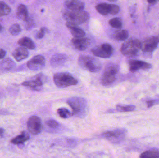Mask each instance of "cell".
I'll return each mask as SVG.
<instances>
[{"label": "cell", "mask_w": 159, "mask_h": 158, "mask_svg": "<svg viewBox=\"0 0 159 158\" xmlns=\"http://www.w3.org/2000/svg\"><path fill=\"white\" fill-rule=\"evenodd\" d=\"M68 59L66 54L62 53L57 54L53 56L50 60V64L53 67L60 66L64 65Z\"/></svg>", "instance_id": "17"}, {"label": "cell", "mask_w": 159, "mask_h": 158, "mask_svg": "<svg viewBox=\"0 0 159 158\" xmlns=\"http://www.w3.org/2000/svg\"><path fill=\"white\" fill-rule=\"evenodd\" d=\"M2 30V25L0 24V32Z\"/></svg>", "instance_id": "37"}, {"label": "cell", "mask_w": 159, "mask_h": 158, "mask_svg": "<svg viewBox=\"0 0 159 158\" xmlns=\"http://www.w3.org/2000/svg\"><path fill=\"white\" fill-rule=\"evenodd\" d=\"M141 49V42L136 38H132L122 45L120 51L124 55L133 56L137 55Z\"/></svg>", "instance_id": "6"}, {"label": "cell", "mask_w": 159, "mask_h": 158, "mask_svg": "<svg viewBox=\"0 0 159 158\" xmlns=\"http://www.w3.org/2000/svg\"><path fill=\"white\" fill-rule=\"evenodd\" d=\"M66 26L74 38H78L85 37L86 32L78 26L70 24L68 22L66 23Z\"/></svg>", "instance_id": "19"}, {"label": "cell", "mask_w": 159, "mask_h": 158, "mask_svg": "<svg viewBox=\"0 0 159 158\" xmlns=\"http://www.w3.org/2000/svg\"><path fill=\"white\" fill-rule=\"evenodd\" d=\"M157 37L150 36L147 37L141 42V49L145 53L153 52L157 47L159 43Z\"/></svg>", "instance_id": "12"}, {"label": "cell", "mask_w": 159, "mask_h": 158, "mask_svg": "<svg viewBox=\"0 0 159 158\" xmlns=\"http://www.w3.org/2000/svg\"><path fill=\"white\" fill-rule=\"evenodd\" d=\"M129 70L131 72H135L140 69H149L152 66L149 63L140 60H133L129 62Z\"/></svg>", "instance_id": "14"}, {"label": "cell", "mask_w": 159, "mask_h": 158, "mask_svg": "<svg viewBox=\"0 0 159 158\" xmlns=\"http://www.w3.org/2000/svg\"><path fill=\"white\" fill-rule=\"evenodd\" d=\"M9 31L13 36H17L21 31V29L19 24H14L9 28Z\"/></svg>", "instance_id": "29"}, {"label": "cell", "mask_w": 159, "mask_h": 158, "mask_svg": "<svg viewBox=\"0 0 159 158\" xmlns=\"http://www.w3.org/2000/svg\"><path fill=\"white\" fill-rule=\"evenodd\" d=\"M78 64L80 67L92 73L99 72L102 69L100 60L93 57L82 55L78 58Z\"/></svg>", "instance_id": "1"}, {"label": "cell", "mask_w": 159, "mask_h": 158, "mask_svg": "<svg viewBox=\"0 0 159 158\" xmlns=\"http://www.w3.org/2000/svg\"><path fill=\"white\" fill-rule=\"evenodd\" d=\"M11 12L10 6L5 2L0 1V16L7 15Z\"/></svg>", "instance_id": "24"}, {"label": "cell", "mask_w": 159, "mask_h": 158, "mask_svg": "<svg viewBox=\"0 0 159 158\" xmlns=\"http://www.w3.org/2000/svg\"><path fill=\"white\" fill-rule=\"evenodd\" d=\"M98 13L103 15H107L108 14L116 15L119 12L120 7L118 6L113 4H107L102 3L98 4L95 6Z\"/></svg>", "instance_id": "11"}, {"label": "cell", "mask_w": 159, "mask_h": 158, "mask_svg": "<svg viewBox=\"0 0 159 158\" xmlns=\"http://www.w3.org/2000/svg\"><path fill=\"white\" fill-rule=\"evenodd\" d=\"M46 123L49 128H53V129H56L59 126V123L57 121L52 119H50L47 121Z\"/></svg>", "instance_id": "31"}, {"label": "cell", "mask_w": 159, "mask_h": 158, "mask_svg": "<svg viewBox=\"0 0 159 158\" xmlns=\"http://www.w3.org/2000/svg\"><path fill=\"white\" fill-rule=\"evenodd\" d=\"M119 66L115 63L107 64L100 79L101 83L103 85L112 84L116 79V75L119 71Z\"/></svg>", "instance_id": "3"}, {"label": "cell", "mask_w": 159, "mask_h": 158, "mask_svg": "<svg viewBox=\"0 0 159 158\" xmlns=\"http://www.w3.org/2000/svg\"><path fill=\"white\" fill-rule=\"evenodd\" d=\"M29 55V52L27 49L23 47L16 48L13 53V57L18 62H20L27 58Z\"/></svg>", "instance_id": "18"}, {"label": "cell", "mask_w": 159, "mask_h": 158, "mask_svg": "<svg viewBox=\"0 0 159 158\" xmlns=\"http://www.w3.org/2000/svg\"><path fill=\"white\" fill-rule=\"evenodd\" d=\"M159 103V100H152L150 101H147V104L148 107L150 108L153 106L154 105H157V104Z\"/></svg>", "instance_id": "33"}, {"label": "cell", "mask_w": 159, "mask_h": 158, "mask_svg": "<svg viewBox=\"0 0 159 158\" xmlns=\"http://www.w3.org/2000/svg\"><path fill=\"white\" fill-rule=\"evenodd\" d=\"M135 108L136 107L133 105L125 106L118 105L116 106V110L120 112H131L134 110Z\"/></svg>", "instance_id": "27"}, {"label": "cell", "mask_w": 159, "mask_h": 158, "mask_svg": "<svg viewBox=\"0 0 159 158\" xmlns=\"http://www.w3.org/2000/svg\"><path fill=\"white\" fill-rule=\"evenodd\" d=\"M92 53L94 56L101 58H107L111 57L114 52V49L111 45L104 43L100 46L93 48Z\"/></svg>", "instance_id": "9"}, {"label": "cell", "mask_w": 159, "mask_h": 158, "mask_svg": "<svg viewBox=\"0 0 159 158\" xmlns=\"http://www.w3.org/2000/svg\"><path fill=\"white\" fill-rule=\"evenodd\" d=\"M15 65V63L11 59L7 58L2 62V67L4 70H10L13 68Z\"/></svg>", "instance_id": "30"}, {"label": "cell", "mask_w": 159, "mask_h": 158, "mask_svg": "<svg viewBox=\"0 0 159 158\" xmlns=\"http://www.w3.org/2000/svg\"><path fill=\"white\" fill-rule=\"evenodd\" d=\"M157 37V39H158V40L159 42V34L158 35V36Z\"/></svg>", "instance_id": "38"}, {"label": "cell", "mask_w": 159, "mask_h": 158, "mask_svg": "<svg viewBox=\"0 0 159 158\" xmlns=\"http://www.w3.org/2000/svg\"><path fill=\"white\" fill-rule=\"evenodd\" d=\"M73 45L79 51H83L87 49L89 46L90 41L86 37L74 38L72 40Z\"/></svg>", "instance_id": "15"}, {"label": "cell", "mask_w": 159, "mask_h": 158, "mask_svg": "<svg viewBox=\"0 0 159 158\" xmlns=\"http://www.w3.org/2000/svg\"><path fill=\"white\" fill-rule=\"evenodd\" d=\"M148 2L149 4H150L154 5L157 2V1L152 0V1H148Z\"/></svg>", "instance_id": "36"}, {"label": "cell", "mask_w": 159, "mask_h": 158, "mask_svg": "<svg viewBox=\"0 0 159 158\" xmlns=\"http://www.w3.org/2000/svg\"><path fill=\"white\" fill-rule=\"evenodd\" d=\"M27 128L29 131L34 135L41 133L43 128L41 118L36 116L30 117L27 122Z\"/></svg>", "instance_id": "10"}, {"label": "cell", "mask_w": 159, "mask_h": 158, "mask_svg": "<svg viewBox=\"0 0 159 158\" xmlns=\"http://www.w3.org/2000/svg\"><path fill=\"white\" fill-rule=\"evenodd\" d=\"M140 158H159V150L152 149L145 151L141 154Z\"/></svg>", "instance_id": "23"}, {"label": "cell", "mask_w": 159, "mask_h": 158, "mask_svg": "<svg viewBox=\"0 0 159 158\" xmlns=\"http://www.w3.org/2000/svg\"><path fill=\"white\" fill-rule=\"evenodd\" d=\"M57 113L61 117L64 119L69 118L73 115V114L67 109L65 108H61L58 109L57 110Z\"/></svg>", "instance_id": "28"}, {"label": "cell", "mask_w": 159, "mask_h": 158, "mask_svg": "<svg viewBox=\"0 0 159 158\" xmlns=\"http://www.w3.org/2000/svg\"><path fill=\"white\" fill-rule=\"evenodd\" d=\"M54 81L57 87L64 88L78 83V81L70 73L67 72H59L54 76Z\"/></svg>", "instance_id": "5"}, {"label": "cell", "mask_w": 159, "mask_h": 158, "mask_svg": "<svg viewBox=\"0 0 159 158\" xmlns=\"http://www.w3.org/2000/svg\"><path fill=\"white\" fill-rule=\"evenodd\" d=\"M46 32V28H42L38 32V33L36 34V38L38 39H41L44 36Z\"/></svg>", "instance_id": "32"}, {"label": "cell", "mask_w": 159, "mask_h": 158, "mask_svg": "<svg viewBox=\"0 0 159 158\" xmlns=\"http://www.w3.org/2000/svg\"><path fill=\"white\" fill-rule=\"evenodd\" d=\"M46 81V77L43 74H39L31 78L30 80L23 82V86L29 87L35 91H40L42 89V86Z\"/></svg>", "instance_id": "8"}, {"label": "cell", "mask_w": 159, "mask_h": 158, "mask_svg": "<svg viewBox=\"0 0 159 158\" xmlns=\"http://www.w3.org/2000/svg\"><path fill=\"white\" fill-rule=\"evenodd\" d=\"M16 16L18 19L25 22L30 19L28 9L26 6L22 4L19 6L17 10Z\"/></svg>", "instance_id": "20"}, {"label": "cell", "mask_w": 159, "mask_h": 158, "mask_svg": "<svg viewBox=\"0 0 159 158\" xmlns=\"http://www.w3.org/2000/svg\"><path fill=\"white\" fill-rule=\"evenodd\" d=\"M6 55V52L2 49H0V59H2Z\"/></svg>", "instance_id": "34"}, {"label": "cell", "mask_w": 159, "mask_h": 158, "mask_svg": "<svg viewBox=\"0 0 159 158\" xmlns=\"http://www.w3.org/2000/svg\"><path fill=\"white\" fill-rule=\"evenodd\" d=\"M18 43L20 46L26 47L30 50H34L35 48V44L29 37H24L19 40Z\"/></svg>", "instance_id": "22"}, {"label": "cell", "mask_w": 159, "mask_h": 158, "mask_svg": "<svg viewBox=\"0 0 159 158\" xmlns=\"http://www.w3.org/2000/svg\"><path fill=\"white\" fill-rule=\"evenodd\" d=\"M30 138L29 133L27 132L23 131L20 135L13 138L11 140V142L13 144H21L28 141Z\"/></svg>", "instance_id": "21"}, {"label": "cell", "mask_w": 159, "mask_h": 158, "mask_svg": "<svg viewBox=\"0 0 159 158\" xmlns=\"http://www.w3.org/2000/svg\"><path fill=\"white\" fill-rule=\"evenodd\" d=\"M67 103L73 110V115L79 117H83L88 110L87 102L84 98L74 97L67 100Z\"/></svg>", "instance_id": "2"}, {"label": "cell", "mask_w": 159, "mask_h": 158, "mask_svg": "<svg viewBox=\"0 0 159 158\" xmlns=\"http://www.w3.org/2000/svg\"><path fill=\"white\" fill-rule=\"evenodd\" d=\"M45 58L43 56H35L27 63V66L32 70L37 71L43 69L45 66Z\"/></svg>", "instance_id": "13"}, {"label": "cell", "mask_w": 159, "mask_h": 158, "mask_svg": "<svg viewBox=\"0 0 159 158\" xmlns=\"http://www.w3.org/2000/svg\"><path fill=\"white\" fill-rule=\"evenodd\" d=\"M5 130L2 128H0V139L3 137L4 135Z\"/></svg>", "instance_id": "35"}, {"label": "cell", "mask_w": 159, "mask_h": 158, "mask_svg": "<svg viewBox=\"0 0 159 158\" xmlns=\"http://www.w3.org/2000/svg\"><path fill=\"white\" fill-rule=\"evenodd\" d=\"M127 133L126 129H117L105 132L102 134V136L113 143H119L125 139Z\"/></svg>", "instance_id": "7"}, {"label": "cell", "mask_w": 159, "mask_h": 158, "mask_svg": "<svg viewBox=\"0 0 159 158\" xmlns=\"http://www.w3.org/2000/svg\"><path fill=\"white\" fill-rule=\"evenodd\" d=\"M65 5L69 11H82L85 8L84 2L77 0H69L65 2Z\"/></svg>", "instance_id": "16"}, {"label": "cell", "mask_w": 159, "mask_h": 158, "mask_svg": "<svg viewBox=\"0 0 159 158\" xmlns=\"http://www.w3.org/2000/svg\"><path fill=\"white\" fill-rule=\"evenodd\" d=\"M129 33L126 30H122L117 32L115 35V38L117 40L124 41L127 40L129 37Z\"/></svg>", "instance_id": "25"}, {"label": "cell", "mask_w": 159, "mask_h": 158, "mask_svg": "<svg viewBox=\"0 0 159 158\" xmlns=\"http://www.w3.org/2000/svg\"><path fill=\"white\" fill-rule=\"evenodd\" d=\"M109 24L112 28L116 29H120L122 26V20L120 18H114L109 20Z\"/></svg>", "instance_id": "26"}, {"label": "cell", "mask_w": 159, "mask_h": 158, "mask_svg": "<svg viewBox=\"0 0 159 158\" xmlns=\"http://www.w3.org/2000/svg\"><path fill=\"white\" fill-rule=\"evenodd\" d=\"M63 15L67 22L76 26L86 22L90 18L89 14L84 10L67 11Z\"/></svg>", "instance_id": "4"}]
</instances>
